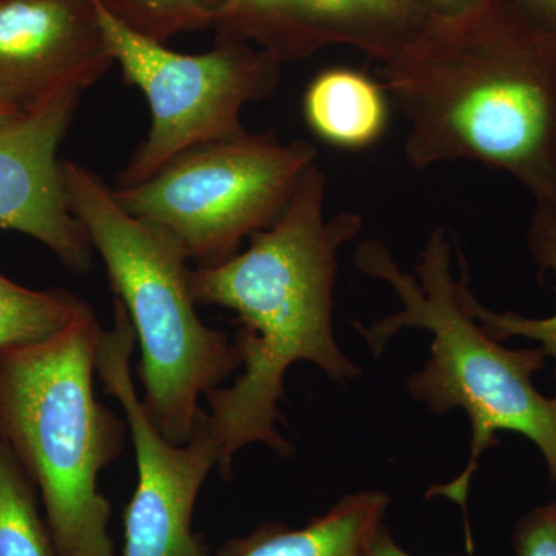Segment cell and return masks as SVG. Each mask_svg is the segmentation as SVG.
Returning a JSON list of instances; mask_svg holds the SVG:
<instances>
[{
    "instance_id": "52a82bcc",
    "label": "cell",
    "mask_w": 556,
    "mask_h": 556,
    "mask_svg": "<svg viewBox=\"0 0 556 556\" xmlns=\"http://www.w3.org/2000/svg\"><path fill=\"white\" fill-rule=\"evenodd\" d=\"M113 62L148 100L152 124L113 188H126L164 164L208 142L247 134L241 112L273 97L280 60L223 40L203 54L166 49L119 20L102 0H90Z\"/></svg>"
},
{
    "instance_id": "7c38bea8",
    "label": "cell",
    "mask_w": 556,
    "mask_h": 556,
    "mask_svg": "<svg viewBox=\"0 0 556 556\" xmlns=\"http://www.w3.org/2000/svg\"><path fill=\"white\" fill-rule=\"evenodd\" d=\"M388 506L386 492L345 495L302 529L265 522L223 544L218 556H371Z\"/></svg>"
},
{
    "instance_id": "9a60e30c",
    "label": "cell",
    "mask_w": 556,
    "mask_h": 556,
    "mask_svg": "<svg viewBox=\"0 0 556 556\" xmlns=\"http://www.w3.org/2000/svg\"><path fill=\"white\" fill-rule=\"evenodd\" d=\"M87 306L72 292L21 287L0 274V351L51 338Z\"/></svg>"
},
{
    "instance_id": "30bf717a",
    "label": "cell",
    "mask_w": 556,
    "mask_h": 556,
    "mask_svg": "<svg viewBox=\"0 0 556 556\" xmlns=\"http://www.w3.org/2000/svg\"><path fill=\"white\" fill-rule=\"evenodd\" d=\"M112 64L90 0H0V90L27 108L83 94Z\"/></svg>"
},
{
    "instance_id": "4fadbf2b",
    "label": "cell",
    "mask_w": 556,
    "mask_h": 556,
    "mask_svg": "<svg viewBox=\"0 0 556 556\" xmlns=\"http://www.w3.org/2000/svg\"><path fill=\"white\" fill-rule=\"evenodd\" d=\"M387 93L379 83L350 68L321 72L303 100L308 126L340 149H365L387 129Z\"/></svg>"
},
{
    "instance_id": "5b68a950",
    "label": "cell",
    "mask_w": 556,
    "mask_h": 556,
    "mask_svg": "<svg viewBox=\"0 0 556 556\" xmlns=\"http://www.w3.org/2000/svg\"><path fill=\"white\" fill-rule=\"evenodd\" d=\"M70 212L104 262L116 300L126 308L141 350V402L172 444L195 434L200 397L243 365L233 340L197 314L188 257L174 241L135 218L100 175L61 160Z\"/></svg>"
},
{
    "instance_id": "8992f818",
    "label": "cell",
    "mask_w": 556,
    "mask_h": 556,
    "mask_svg": "<svg viewBox=\"0 0 556 556\" xmlns=\"http://www.w3.org/2000/svg\"><path fill=\"white\" fill-rule=\"evenodd\" d=\"M316 161L317 150L302 139L283 142L274 131H247L188 150L138 185L113 192L188 260L214 266L236 255L244 237L280 218Z\"/></svg>"
},
{
    "instance_id": "e0dca14e",
    "label": "cell",
    "mask_w": 556,
    "mask_h": 556,
    "mask_svg": "<svg viewBox=\"0 0 556 556\" xmlns=\"http://www.w3.org/2000/svg\"><path fill=\"white\" fill-rule=\"evenodd\" d=\"M119 20L163 42L179 31L223 20L232 0H102Z\"/></svg>"
},
{
    "instance_id": "9c48e42d",
    "label": "cell",
    "mask_w": 556,
    "mask_h": 556,
    "mask_svg": "<svg viewBox=\"0 0 556 556\" xmlns=\"http://www.w3.org/2000/svg\"><path fill=\"white\" fill-rule=\"evenodd\" d=\"M79 97L54 94L0 129V228L38 240L73 273H87L93 247L70 212L58 159Z\"/></svg>"
},
{
    "instance_id": "7402d4cb",
    "label": "cell",
    "mask_w": 556,
    "mask_h": 556,
    "mask_svg": "<svg viewBox=\"0 0 556 556\" xmlns=\"http://www.w3.org/2000/svg\"><path fill=\"white\" fill-rule=\"evenodd\" d=\"M371 556H413L405 552L404 548L399 546L391 533L388 532L386 526L380 530L378 538H376L375 546H372ZM455 556V555H453Z\"/></svg>"
},
{
    "instance_id": "44dd1931",
    "label": "cell",
    "mask_w": 556,
    "mask_h": 556,
    "mask_svg": "<svg viewBox=\"0 0 556 556\" xmlns=\"http://www.w3.org/2000/svg\"><path fill=\"white\" fill-rule=\"evenodd\" d=\"M434 9V17H455L466 13L481 0H427Z\"/></svg>"
},
{
    "instance_id": "ffe728a7",
    "label": "cell",
    "mask_w": 556,
    "mask_h": 556,
    "mask_svg": "<svg viewBox=\"0 0 556 556\" xmlns=\"http://www.w3.org/2000/svg\"><path fill=\"white\" fill-rule=\"evenodd\" d=\"M30 109L31 108L22 104L21 101L14 100V98L7 94L5 91L0 90V129L9 127L11 124L16 123V121L24 118Z\"/></svg>"
},
{
    "instance_id": "2e32d148",
    "label": "cell",
    "mask_w": 556,
    "mask_h": 556,
    "mask_svg": "<svg viewBox=\"0 0 556 556\" xmlns=\"http://www.w3.org/2000/svg\"><path fill=\"white\" fill-rule=\"evenodd\" d=\"M35 490L0 442V556H60Z\"/></svg>"
},
{
    "instance_id": "7a4b0ae2",
    "label": "cell",
    "mask_w": 556,
    "mask_h": 556,
    "mask_svg": "<svg viewBox=\"0 0 556 556\" xmlns=\"http://www.w3.org/2000/svg\"><path fill=\"white\" fill-rule=\"evenodd\" d=\"M325 200L327 177L316 161L280 218L254 233L247 251L190 274L197 305L233 311L240 325L233 343L243 375L204 396L211 407L204 422L217 442V470L226 481L247 445L260 442L281 456L294 452L277 430L283 419L278 401L292 365L311 362L334 382L361 375L336 342L332 303L339 249L364 222L356 212L327 218Z\"/></svg>"
},
{
    "instance_id": "ac0fdd59",
    "label": "cell",
    "mask_w": 556,
    "mask_h": 556,
    "mask_svg": "<svg viewBox=\"0 0 556 556\" xmlns=\"http://www.w3.org/2000/svg\"><path fill=\"white\" fill-rule=\"evenodd\" d=\"M518 556H556V503L530 510L514 530Z\"/></svg>"
},
{
    "instance_id": "5bb4252c",
    "label": "cell",
    "mask_w": 556,
    "mask_h": 556,
    "mask_svg": "<svg viewBox=\"0 0 556 556\" xmlns=\"http://www.w3.org/2000/svg\"><path fill=\"white\" fill-rule=\"evenodd\" d=\"M530 252L538 265L540 273L551 270L556 283V208L547 204H536L530 223L529 236ZM459 292L464 306L468 313L477 318L478 324L490 338L506 340L510 338H526L540 343L546 357H552L556 364V313L546 318H527L517 313H493L485 308L475 298L468 287V274L463 263V276L459 278ZM556 382V365H555ZM556 396V394H555Z\"/></svg>"
},
{
    "instance_id": "d6986e66",
    "label": "cell",
    "mask_w": 556,
    "mask_h": 556,
    "mask_svg": "<svg viewBox=\"0 0 556 556\" xmlns=\"http://www.w3.org/2000/svg\"><path fill=\"white\" fill-rule=\"evenodd\" d=\"M527 16L556 33V0H510Z\"/></svg>"
},
{
    "instance_id": "ba28073f",
    "label": "cell",
    "mask_w": 556,
    "mask_h": 556,
    "mask_svg": "<svg viewBox=\"0 0 556 556\" xmlns=\"http://www.w3.org/2000/svg\"><path fill=\"white\" fill-rule=\"evenodd\" d=\"M137 336L115 299V320L102 328L94 368L105 393L123 408L137 453L138 481L124 511L123 556H208L192 529L201 486L218 464V447L201 413L195 434L172 444L142 407L131 375Z\"/></svg>"
},
{
    "instance_id": "8fae6325",
    "label": "cell",
    "mask_w": 556,
    "mask_h": 556,
    "mask_svg": "<svg viewBox=\"0 0 556 556\" xmlns=\"http://www.w3.org/2000/svg\"><path fill=\"white\" fill-rule=\"evenodd\" d=\"M416 0H232L219 24L254 35L278 60L299 58L327 39L356 40L383 62L426 24Z\"/></svg>"
},
{
    "instance_id": "3957f363",
    "label": "cell",
    "mask_w": 556,
    "mask_h": 556,
    "mask_svg": "<svg viewBox=\"0 0 556 556\" xmlns=\"http://www.w3.org/2000/svg\"><path fill=\"white\" fill-rule=\"evenodd\" d=\"M357 268L387 281L402 308L371 327L357 324L369 350L379 356L388 340L405 328L431 332V357L408 379V390L433 413L460 408L471 424V452L466 470L448 484L428 490L466 511L468 489L479 457L500 444L501 431L522 434L540 448L551 478L556 473V396L544 397L533 375L544 368L541 348L508 350L478 324L464 306L459 278L452 273V244L444 229L428 237L416 276L399 268L386 244L365 241L357 248Z\"/></svg>"
},
{
    "instance_id": "277c9868",
    "label": "cell",
    "mask_w": 556,
    "mask_h": 556,
    "mask_svg": "<svg viewBox=\"0 0 556 556\" xmlns=\"http://www.w3.org/2000/svg\"><path fill=\"white\" fill-rule=\"evenodd\" d=\"M101 331L87 306L51 338L0 351V442L38 490L60 556H116L100 475L129 427L94 394Z\"/></svg>"
},
{
    "instance_id": "6da1fadb",
    "label": "cell",
    "mask_w": 556,
    "mask_h": 556,
    "mask_svg": "<svg viewBox=\"0 0 556 556\" xmlns=\"http://www.w3.org/2000/svg\"><path fill=\"white\" fill-rule=\"evenodd\" d=\"M428 24L380 68L405 159L477 161L556 208V33L492 0Z\"/></svg>"
},
{
    "instance_id": "603a6c76",
    "label": "cell",
    "mask_w": 556,
    "mask_h": 556,
    "mask_svg": "<svg viewBox=\"0 0 556 556\" xmlns=\"http://www.w3.org/2000/svg\"><path fill=\"white\" fill-rule=\"evenodd\" d=\"M552 481H554L556 484V473L554 475V477H552ZM555 503H556V501H555Z\"/></svg>"
}]
</instances>
